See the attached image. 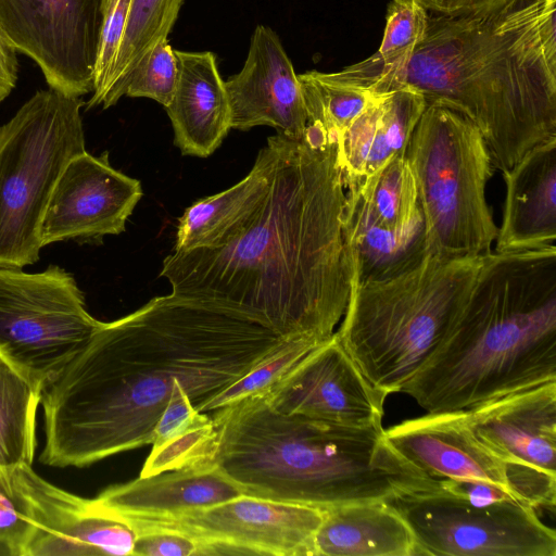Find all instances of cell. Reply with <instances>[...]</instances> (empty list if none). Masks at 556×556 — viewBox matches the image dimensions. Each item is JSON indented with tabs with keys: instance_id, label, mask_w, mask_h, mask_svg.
<instances>
[{
	"instance_id": "1f68e13d",
	"label": "cell",
	"mask_w": 556,
	"mask_h": 556,
	"mask_svg": "<svg viewBox=\"0 0 556 556\" xmlns=\"http://www.w3.org/2000/svg\"><path fill=\"white\" fill-rule=\"evenodd\" d=\"M178 78L175 51L167 37L149 50L130 73L124 96L149 98L167 106L173 98Z\"/></svg>"
},
{
	"instance_id": "e575fe53",
	"label": "cell",
	"mask_w": 556,
	"mask_h": 556,
	"mask_svg": "<svg viewBox=\"0 0 556 556\" xmlns=\"http://www.w3.org/2000/svg\"><path fill=\"white\" fill-rule=\"evenodd\" d=\"M132 529L136 532L132 555L189 556L202 553L200 541L181 531L151 526H134Z\"/></svg>"
},
{
	"instance_id": "44dd1931",
	"label": "cell",
	"mask_w": 556,
	"mask_h": 556,
	"mask_svg": "<svg viewBox=\"0 0 556 556\" xmlns=\"http://www.w3.org/2000/svg\"><path fill=\"white\" fill-rule=\"evenodd\" d=\"M426 105L424 96L408 86L369 102L338 143L344 188L358 189L391 160L405 155Z\"/></svg>"
},
{
	"instance_id": "8fae6325",
	"label": "cell",
	"mask_w": 556,
	"mask_h": 556,
	"mask_svg": "<svg viewBox=\"0 0 556 556\" xmlns=\"http://www.w3.org/2000/svg\"><path fill=\"white\" fill-rule=\"evenodd\" d=\"M384 432L403 457L432 478L491 483L534 509L555 510L556 476L505 459L476 434L463 410L428 413Z\"/></svg>"
},
{
	"instance_id": "603a6c76",
	"label": "cell",
	"mask_w": 556,
	"mask_h": 556,
	"mask_svg": "<svg viewBox=\"0 0 556 556\" xmlns=\"http://www.w3.org/2000/svg\"><path fill=\"white\" fill-rule=\"evenodd\" d=\"M343 229L356 281H379L406 273L431 251L424 215L404 227L380 223L361 194L345 193Z\"/></svg>"
},
{
	"instance_id": "83f0119b",
	"label": "cell",
	"mask_w": 556,
	"mask_h": 556,
	"mask_svg": "<svg viewBox=\"0 0 556 556\" xmlns=\"http://www.w3.org/2000/svg\"><path fill=\"white\" fill-rule=\"evenodd\" d=\"M184 0H131L103 109L123 96L127 79L149 50L170 33Z\"/></svg>"
},
{
	"instance_id": "e0dca14e",
	"label": "cell",
	"mask_w": 556,
	"mask_h": 556,
	"mask_svg": "<svg viewBox=\"0 0 556 556\" xmlns=\"http://www.w3.org/2000/svg\"><path fill=\"white\" fill-rule=\"evenodd\" d=\"M225 86L231 128L248 130L265 125L288 137L304 136L308 114L299 75L268 26H256L242 70Z\"/></svg>"
},
{
	"instance_id": "ba28073f",
	"label": "cell",
	"mask_w": 556,
	"mask_h": 556,
	"mask_svg": "<svg viewBox=\"0 0 556 556\" xmlns=\"http://www.w3.org/2000/svg\"><path fill=\"white\" fill-rule=\"evenodd\" d=\"M78 97L37 91L0 126V265L36 263L40 227L66 164L85 152Z\"/></svg>"
},
{
	"instance_id": "7402d4cb",
	"label": "cell",
	"mask_w": 556,
	"mask_h": 556,
	"mask_svg": "<svg viewBox=\"0 0 556 556\" xmlns=\"http://www.w3.org/2000/svg\"><path fill=\"white\" fill-rule=\"evenodd\" d=\"M174 51L178 78L165 109L174 128L175 144L182 154L206 157L231 128L225 81L212 52Z\"/></svg>"
},
{
	"instance_id": "3957f363",
	"label": "cell",
	"mask_w": 556,
	"mask_h": 556,
	"mask_svg": "<svg viewBox=\"0 0 556 556\" xmlns=\"http://www.w3.org/2000/svg\"><path fill=\"white\" fill-rule=\"evenodd\" d=\"M556 0L481 14L429 15L405 85L480 131L494 169L556 137Z\"/></svg>"
},
{
	"instance_id": "7a4b0ae2",
	"label": "cell",
	"mask_w": 556,
	"mask_h": 556,
	"mask_svg": "<svg viewBox=\"0 0 556 556\" xmlns=\"http://www.w3.org/2000/svg\"><path fill=\"white\" fill-rule=\"evenodd\" d=\"M267 141L274 162L257 203L213 245L174 251L161 276L177 296L239 313L283 338L326 341L354 277L338 140L308 121L302 138Z\"/></svg>"
},
{
	"instance_id": "d6a6232c",
	"label": "cell",
	"mask_w": 556,
	"mask_h": 556,
	"mask_svg": "<svg viewBox=\"0 0 556 556\" xmlns=\"http://www.w3.org/2000/svg\"><path fill=\"white\" fill-rule=\"evenodd\" d=\"M131 0H101V27L93 90L87 108L102 104L109 89L125 31Z\"/></svg>"
},
{
	"instance_id": "4316f807",
	"label": "cell",
	"mask_w": 556,
	"mask_h": 556,
	"mask_svg": "<svg viewBox=\"0 0 556 556\" xmlns=\"http://www.w3.org/2000/svg\"><path fill=\"white\" fill-rule=\"evenodd\" d=\"M41 392L0 357V472L7 477L20 466L33 465Z\"/></svg>"
},
{
	"instance_id": "7c38bea8",
	"label": "cell",
	"mask_w": 556,
	"mask_h": 556,
	"mask_svg": "<svg viewBox=\"0 0 556 556\" xmlns=\"http://www.w3.org/2000/svg\"><path fill=\"white\" fill-rule=\"evenodd\" d=\"M100 27L101 0H0V33L67 96L93 90Z\"/></svg>"
},
{
	"instance_id": "d4e9b609",
	"label": "cell",
	"mask_w": 556,
	"mask_h": 556,
	"mask_svg": "<svg viewBox=\"0 0 556 556\" xmlns=\"http://www.w3.org/2000/svg\"><path fill=\"white\" fill-rule=\"evenodd\" d=\"M428 11L416 0H391L379 49L339 72L320 73L331 83L383 96L406 87L413 54L425 38Z\"/></svg>"
},
{
	"instance_id": "5b68a950",
	"label": "cell",
	"mask_w": 556,
	"mask_h": 556,
	"mask_svg": "<svg viewBox=\"0 0 556 556\" xmlns=\"http://www.w3.org/2000/svg\"><path fill=\"white\" fill-rule=\"evenodd\" d=\"M556 381V247L491 251L447 334L401 389L427 413Z\"/></svg>"
},
{
	"instance_id": "4dcf8cb0",
	"label": "cell",
	"mask_w": 556,
	"mask_h": 556,
	"mask_svg": "<svg viewBox=\"0 0 556 556\" xmlns=\"http://www.w3.org/2000/svg\"><path fill=\"white\" fill-rule=\"evenodd\" d=\"M213 420L210 413H200L187 428L170 435L152 450L142 466L139 477H149L165 471L204 466L213 438Z\"/></svg>"
},
{
	"instance_id": "5bb4252c",
	"label": "cell",
	"mask_w": 556,
	"mask_h": 556,
	"mask_svg": "<svg viewBox=\"0 0 556 556\" xmlns=\"http://www.w3.org/2000/svg\"><path fill=\"white\" fill-rule=\"evenodd\" d=\"M260 394L281 413L351 427H382L388 396L365 378L336 332Z\"/></svg>"
},
{
	"instance_id": "cb8c5ba5",
	"label": "cell",
	"mask_w": 556,
	"mask_h": 556,
	"mask_svg": "<svg viewBox=\"0 0 556 556\" xmlns=\"http://www.w3.org/2000/svg\"><path fill=\"white\" fill-rule=\"evenodd\" d=\"M421 556L415 535L389 503L370 501L324 509L314 556Z\"/></svg>"
},
{
	"instance_id": "836d02e7",
	"label": "cell",
	"mask_w": 556,
	"mask_h": 556,
	"mask_svg": "<svg viewBox=\"0 0 556 556\" xmlns=\"http://www.w3.org/2000/svg\"><path fill=\"white\" fill-rule=\"evenodd\" d=\"M35 527L26 500L0 472V556H26Z\"/></svg>"
},
{
	"instance_id": "ffe728a7",
	"label": "cell",
	"mask_w": 556,
	"mask_h": 556,
	"mask_svg": "<svg viewBox=\"0 0 556 556\" xmlns=\"http://www.w3.org/2000/svg\"><path fill=\"white\" fill-rule=\"evenodd\" d=\"M506 186L495 252L556 247V137L502 172Z\"/></svg>"
},
{
	"instance_id": "8d00e7d4",
	"label": "cell",
	"mask_w": 556,
	"mask_h": 556,
	"mask_svg": "<svg viewBox=\"0 0 556 556\" xmlns=\"http://www.w3.org/2000/svg\"><path fill=\"white\" fill-rule=\"evenodd\" d=\"M17 67L16 50L0 33V103L15 87Z\"/></svg>"
},
{
	"instance_id": "30bf717a",
	"label": "cell",
	"mask_w": 556,
	"mask_h": 556,
	"mask_svg": "<svg viewBox=\"0 0 556 556\" xmlns=\"http://www.w3.org/2000/svg\"><path fill=\"white\" fill-rule=\"evenodd\" d=\"M389 503L410 527L421 556H556V533L516 500L473 502L440 489Z\"/></svg>"
},
{
	"instance_id": "6da1fadb",
	"label": "cell",
	"mask_w": 556,
	"mask_h": 556,
	"mask_svg": "<svg viewBox=\"0 0 556 556\" xmlns=\"http://www.w3.org/2000/svg\"><path fill=\"white\" fill-rule=\"evenodd\" d=\"M288 340L244 315L173 293L102 321L41 392L39 460L83 468L151 444L176 382L200 406Z\"/></svg>"
},
{
	"instance_id": "d6986e66",
	"label": "cell",
	"mask_w": 556,
	"mask_h": 556,
	"mask_svg": "<svg viewBox=\"0 0 556 556\" xmlns=\"http://www.w3.org/2000/svg\"><path fill=\"white\" fill-rule=\"evenodd\" d=\"M243 494L216 466L188 467L139 477L103 490L96 503L127 522L160 521Z\"/></svg>"
},
{
	"instance_id": "2e32d148",
	"label": "cell",
	"mask_w": 556,
	"mask_h": 556,
	"mask_svg": "<svg viewBox=\"0 0 556 556\" xmlns=\"http://www.w3.org/2000/svg\"><path fill=\"white\" fill-rule=\"evenodd\" d=\"M11 480L36 525L26 556L132 555V527L94 498L60 489L28 465L17 467Z\"/></svg>"
},
{
	"instance_id": "8992f818",
	"label": "cell",
	"mask_w": 556,
	"mask_h": 556,
	"mask_svg": "<svg viewBox=\"0 0 556 556\" xmlns=\"http://www.w3.org/2000/svg\"><path fill=\"white\" fill-rule=\"evenodd\" d=\"M482 256L431 253L389 279L353 278L336 333L374 387L388 395L400 392L427 363L459 314Z\"/></svg>"
},
{
	"instance_id": "d590c367",
	"label": "cell",
	"mask_w": 556,
	"mask_h": 556,
	"mask_svg": "<svg viewBox=\"0 0 556 556\" xmlns=\"http://www.w3.org/2000/svg\"><path fill=\"white\" fill-rule=\"evenodd\" d=\"M428 12L440 15L481 14L501 9L516 0H416Z\"/></svg>"
},
{
	"instance_id": "9c48e42d",
	"label": "cell",
	"mask_w": 556,
	"mask_h": 556,
	"mask_svg": "<svg viewBox=\"0 0 556 556\" xmlns=\"http://www.w3.org/2000/svg\"><path fill=\"white\" fill-rule=\"evenodd\" d=\"M101 324L62 267L27 273L0 265V357L41 391Z\"/></svg>"
},
{
	"instance_id": "277c9868",
	"label": "cell",
	"mask_w": 556,
	"mask_h": 556,
	"mask_svg": "<svg viewBox=\"0 0 556 556\" xmlns=\"http://www.w3.org/2000/svg\"><path fill=\"white\" fill-rule=\"evenodd\" d=\"M208 413L214 432L205 466H216L243 494L328 509L441 484L403 457L383 427L285 414L260 393Z\"/></svg>"
},
{
	"instance_id": "f546056e",
	"label": "cell",
	"mask_w": 556,
	"mask_h": 556,
	"mask_svg": "<svg viewBox=\"0 0 556 556\" xmlns=\"http://www.w3.org/2000/svg\"><path fill=\"white\" fill-rule=\"evenodd\" d=\"M323 342L309 337L289 339L240 379L194 408L208 413L267 390Z\"/></svg>"
},
{
	"instance_id": "4fadbf2b",
	"label": "cell",
	"mask_w": 556,
	"mask_h": 556,
	"mask_svg": "<svg viewBox=\"0 0 556 556\" xmlns=\"http://www.w3.org/2000/svg\"><path fill=\"white\" fill-rule=\"evenodd\" d=\"M324 509L241 494L160 521L128 522L178 530L200 541L201 555L314 556Z\"/></svg>"
},
{
	"instance_id": "ac0fdd59",
	"label": "cell",
	"mask_w": 556,
	"mask_h": 556,
	"mask_svg": "<svg viewBox=\"0 0 556 556\" xmlns=\"http://www.w3.org/2000/svg\"><path fill=\"white\" fill-rule=\"evenodd\" d=\"M463 412L476 434L505 459L556 476V381Z\"/></svg>"
},
{
	"instance_id": "484cf974",
	"label": "cell",
	"mask_w": 556,
	"mask_h": 556,
	"mask_svg": "<svg viewBox=\"0 0 556 556\" xmlns=\"http://www.w3.org/2000/svg\"><path fill=\"white\" fill-rule=\"evenodd\" d=\"M273 162L274 149L267 141L251 172L241 181L188 206L179 218L174 251L210 247L224 236L263 195Z\"/></svg>"
},
{
	"instance_id": "9a60e30c",
	"label": "cell",
	"mask_w": 556,
	"mask_h": 556,
	"mask_svg": "<svg viewBox=\"0 0 556 556\" xmlns=\"http://www.w3.org/2000/svg\"><path fill=\"white\" fill-rule=\"evenodd\" d=\"M141 197L140 181L113 168L106 152L99 157L81 152L66 164L51 193L40 227L41 247L118 235Z\"/></svg>"
},
{
	"instance_id": "f1b7e54d",
	"label": "cell",
	"mask_w": 556,
	"mask_h": 556,
	"mask_svg": "<svg viewBox=\"0 0 556 556\" xmlns=\"http://www.w3.org/2000/svg\"><path fill=\"white\" fill-rule=\"evenodd\" d=\"M358 192L382 224L404 227L422 216L416 180L405 155L396 156L371 176Z\"/></svg>"
},
{
	"instance_id": "52a82bcc",
	"label": "cell",
	"mask_w": 556,
	"mask_h": 556,
	"mask_svg": "<svg viewBox=\"0 0 556 556\" xmlns=\"http://www.w3.org/2000/svg\"><path fill=\"white\" fill-rule=\"evenodd\" d=\"M405 156L431 251L448 257L491 252L498 227L485 189L494 167L478 128L451 106L427 102Z\"/></svg>"
}]
</instances>
